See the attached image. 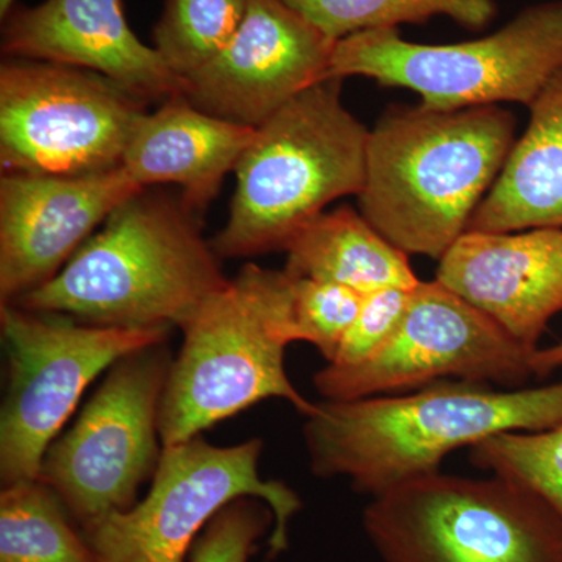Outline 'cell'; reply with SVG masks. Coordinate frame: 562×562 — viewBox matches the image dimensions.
Returning a JSON list of instances; mask_svg holds the SVG:
<instances>
[{
	"label": "cell",
	"instance_id": "obj_1",
	"mask_svg": "<svg viewBox=\"0 0 562 562\" xmlns=\"http://www.w3.org/2000/svg\"><path fill=\"white\" fill-rule=\"evenodd\" d=\"M561 422L562 382L498 391L442 380L406 394L317 403L303 439L317 479L346 476L353 491L373 498L439 472L443 458L461 447Z\"/></svg>",
	"mask_w": 562,
	"mask_h": 562
},
{
	"label": "cell",
	"instance_id": "obj_2",
	"mask_svg": "<svg viewBox=\"0 0 562 562\" xmlns=\"http://www.w3.org/2000/svg\"><path fill=\"white\" fill-rule=\"evenodd\" d=\"M516 131L502 105L391 106L369 131L362 216L403 254L441 260L468 232Z\"/></svg>",
	"mask_w": 562,
	"mask_h": 562
},
{
	"label": "cell",
	"instance_id": "obj_3",
	"mask_svg": "<svg viewBox=\"0 0 562 562\" xmlns=\"http://www.w3.org/2000/svg\"><path fill=\"white\" fill-rule=\"evenodd\" d=\"M202 217L144 188L121 203L57 276L14 305L101 327H183L227 286Z\"/></svg>",
	"mask_w": 562,
	"mask_h": 562
},
{
	"label": "cell",
	"instance_id": "obj_4",
	"mask_svg": "<svg viewBox=\"0 0 562 562\" xmlns=\"http://www.w3.org/2000/svg\"><path fill=\"white\" fill-rule=\"evenodd\" d=\"M292 295L291 273L249 262L192 314L162 392V447L190 441L269 398L306 417L316 412L284 369V351L297 342Z\"/></svg>",
	"mask_w": 562,
	"mask_h": 562
},
{
	"label": "cell",
	"instance_id": "obj_5",
	"mask_svg": "<svg viewBox=\"0 0 562 562\" xmlns=\"http://www.w3.org/2000/svg\"><path fill=\"white\" fill-rule=\"evenodd\" d=\"M342 80L314 83L255 128L228 220L211 239L222 260L286 250L331 202L360 195L369 128L344 105Z\"/></svg>",
	"mask_w": 562,
	"mask_h": 562
},
{
	"label": "cell",
	"instance_id": "obj_6",
	"mask_svg": "<svg viewBox=\"0 0 562 562\" xmlns=\"http://www.w3.org/2000/svg\"><path fill=\"white\" fill-rule=\"evenodd\" d=\"M362 525L384 562H562V517L502 476L441 471L372 498Z\"/></svg>",
	"mask_w": 562,
	"mask_h": 562
},
{
	"label": "cell",
	"instance_id": "obj_7",
	"mask_svg": "<svg viewBox=\"0 0 562 562\" xmlns=\"http://www.w3.org/2000/svg\"><path fill=\"white\" fill-rule=\"evenodd\" d=\"M562 68V0L520 11L501 31L457 44H419L398 29H373L336 41L328 77H368L417 92L435 110L530 106Z\"/></svg>",
	"mask_w": 562,
	"mask_h": 562
},
{
	"label": "cell",
	"instance_id": "obj_8",
	"mask_svg": "<svg viewBox=\"0 0 562 562\" xmlns=\"http://www.w3.org/2000/svg\"><path fill=\"white\" fill-rule=\"evenodd\" d=\"M171 327L85 324L0 303L7 384L0 409V482L38 480L44 457L95 376L125 355L168 341Z\"/></svg>",
	"mask_w": 562,
	"mask_h": 562
},
{
	"label": "cell",
	"instance_id": "obj_9",
	"mask_svg": "<svg viewBox=\"0 0 562 562\" xmlns=\"http://www.w3.org/2000/svg\"><path fill=\"white\" fill-rule=\"evenodd\" d=\"M261 439L213 446L201 436L162 447L144 501L113 513L83 531L99 562H188L192 546L232 502L260 498L276 516L272 557L290 546V522L302 498L286 483L260 473Z\"/></svg>",
	"mask_w": 562,
	"mask_h": 562
},
{
	"label": "cell",
	"instance_id": "obj_10",
	"mask_svg": "<svg viewBox=\"0 0 562 562\" xmlns=\"http://www.w3.org/2000/svg\"><path fill=\"white\" fill-rule=\"evenodd\" d=\"M166 342L114 362L72 427L44 457L40 482L60 497L81 530L131 509L140 484L157 472L162 454L158 414L173 360Z\"/></svg>",
	"mask_w": 562,
	"mask_h": 562
},
{
	"label": "cell",
	"instance_id": "obj_11",
	"mask_svg": "<svg viewBox=\"0 0 562 562\" xmlns=\"http://www.w3.org/2000/svg\"><path fill=\"white\" fill-rule=\"evenodd\" d=\"M149 102L92 70L3 58L2 173L83 176L121 168Z\"/></svg>",
	"mask_w": 562,
	"mask_h": 562
},
{
	"label": "cell",
	"instance_id": "obj_12",
	"mask_svg": "<svg viewBox=\"0 0 562 562\" xmlns=\"http://www.w3.org/2000/svg\"><path fill=\"white\" fill-rule=\"evenodd\" d=\"M535 353L438 280L419 281L390 341L353 368L325 366L314 386L328 402L401 394L449 379L517 390L535 376Z\"/></svg>",
	"mask_w": 562,
	"mask_h": 562
},
{
	"label": "cell",
	"instance_id": "obj_13",
	"mask_svg": "<svg viewBox=\"0 0 562 562\" xmlns=\"http://www.w3.org/2000/svg\"><path fill=\"white\" fill-rule=\"evenodd\" d=\"M335 46L284 0H249L231 44L187 77L180 94L205 113L257 128L295 95L330 79Z\"/></svg>",
	"mask_w": 562,
	"mask_h": 562
},
{
	"label": "cell",
	"instance_id": "obj_14",
	"mask_svg": "<svg viewBox=\"0 0 562 562\" xmlns=\"http://www.w3.org/2000/svg\"><path fill=\"white\" fill-rule=\"evenodd\" d=\"M144 190L122 168L0 177V303L43 286L121 203Z\"/></svg>",
	"mask_w": 562,
	"mask_h": 562
},
{
	"label": "cell",
	"instance_id": "obj_15",
	"mask_svg": "<svg viewBox=\"0 0 562 562\" xmlns=\"http://www.w3.org/2000/svg\"><path fill=\"white\" fill-rule=\"evenodd\" d=\"M2 54L102 74L147 102L180 94L183 80L132 31L122 0H44L2 18Z\"/></svg>",
	"mask_w": 562,
	"mask_h": 562
},
{
	"label": "cell",
	"instance_id": "obj_16",
	"mask_svg": "<svg viewBox=\"0 0 562 562\" xmlns=\"http://www.w3.org/2000/svg\"><path fill=\"white\" fill-rule=\"evenodd\" d=\"M435 280L538 350L562 313V228L465 232L439 260Z\"/></svg>",
	"mask_w": 562,
	"mask_h": 562
},
{
	"label": "cell",
	"instance_id": "obj_17",
	"mask_svg": "<svg viewBox=\"0 0 562 562\" xmlns=\"http://www.w3.org/2000/svg\"><path fill=\"white\" fill-rule=\"evenodd\" d=\"M254 135L255 128L205 113L176 94L140 117L121 168L139 188L180 184L181 201L203 217Z\"/></svg>",
	"mask_w": 562,
	"mask_h": 562
},
{
	"label": "cell",
	"instance_id": "obj_18",
	"mask_svg": "<svg viewBox=\"0 0 562 562\" xmlns=\"http://www.w3.org/2000/svg\"><path fill=\"white\" fill-rule=\"evenodd\" d=\"M528 109L527 131L514 143L468 232L562 228V68Z\"/></svg>",
	"mask_w": 562,
	"mask_h": 562
},
{
	"label": "cell",
	"instance_id": "obj_19",
	"mask_svg": "<svg viewBox=\"0 0 562 562\" xmlns=\"http://www.w3.org/2000/svg\"><path fill=\"white\" fill-rule=\"evenodd\" d=\"M284 251V271L292 277L339 284L362 295L387 288L412 290L420 281L408 255L392 246L350 205L314 217Z\"/></svg>",
	"mask_w": 562,
	"mask_h": 562
},
{
	"label": "cell",
	"instance_id": "obj_20",
	"mask_svg": "<svg viewBox=\"0 0 562 562\" xmlns=\"http://www.w3.org/2000/svg\"><path fill=\"white\" fill-rule=\"evenodd\" d=\"M65 503L40 480L2 486L0 562H99Z\"/></svg>",
	"mask_w": 562,
	"mask_h": 562
},
{
	"label": "cell",
	"instance_id": "obj_21",
	"mask_svg": "<svg viewBox=\"0 0 562 562\" xmlns=\"http://www.w3.org/2000/svg\"><path fill=\"white\" fill-rule=\"evenodd\" d=\"M325 35L339 41L373 29H398L447 16L469 31H483L497 16L494 0H284Z\"/></svg>",
	"mask_w": 562,
	"mask_h": 562
},
{
	"label": "cell",
	"instance_id": "obj_22",
	"mask_svg": "<svg viewBox=\"0 0 562 562\" xmlns=\"http://www.w3.org/2000/svg\"><path fill=\"white\" fill-rule=\"evenodd\" d=\"M249 0H165L154 49L181 80L209 65L241 27Z\"/></svg>",
	"mask_w": 562,
	"mask_h": 562
},
{
	"label": "cell",
	"instance_id": "obj_23",
	"mask_svg": "<svg viewBox=\"0 0 562 562\" xmlns=\"http://www.w3.org/2000/svg\"><path fill=\"white\" fill-rule=\"evenodd\" d=\"M475 468L524 484L562 517V422L541 431H506L471 447Z\"/></svg>",
	"mask_w": 562,
	"mask_h": 562
},
{
	"label": "cell",
	"instance_id": "obj_24",
	"mask_svg": "<svg viewBox=\"0 0 562 562\" xmlns=\"http://www.w3.org/2000/svg\"><path fill=\"white\" fill-rule=\"evenodd\" d=\"M364 295L339 284L294 277L292 322L297 341L313 344L331 362L360 313Z\"/></svg>",
	"mask_w": 562,
	"mask_h": 562
},
{
	"label": "cell",
	"instance_id": "obj_25",
	"mask_svg": "<svg viewBox=\"0 0 562 562\" xmlns=\"http://www.w3.org/2000/svg\"><path fill=\"white\" fill-rule=\"evenodd\" d=\"M276 516L260 498L232 502L199 536L188 562H249L257 542L273 528Z\"/></svg>",
	"mask_w": 562,
	"mask_h": 562
},
{
	"label": "cell",
	"instance_id": "obj_26",
	"mask_svg": "<svg viewBox=\"0 0 562 562\" xmlns=\"http://www.w3.org/2000/svg\"><path fill=\"white\" fill-rule=\"evenodd\" d=\"M412 290L387 288L364 295L357 319L344 336L335 360L328 362V366L353 368L382 349L401 325L408 308Z\"/></svg>",
	"mask_w": 562,
	"mask_h": 562
},
{
	"label": "cell",
	"instance_id": "obj_27",
	"mask_svg": "<svg viewBox=\"0 0 562 562\" xmlns=\"http://www.w3.org/2000/svg\"><path fill=\"white\" fill-rule=\"evenodd\" d=\"M532 368H535V376H538V379H543V376L561 369L562 341L554 344L552 347H547V349L536 350L535 357H532Z\"/></svg>",
	"mask_w": 562,
	"mask_h": 562
},
{
	"label": "cell",
	"instance_id": "obj_28",
	"mask_svg": "<svg viewBox=\"0 0 562 562\" xmlns=\"http://www.w3.org/2000/svg\"><path fill=\"white\" fill-rule=\"evenodd\" d=\"M14 5H16V0H0V18H5Z\"/></svg>",
	"mask_w": 562,
	"mask_h": 562
}]
</instances>
